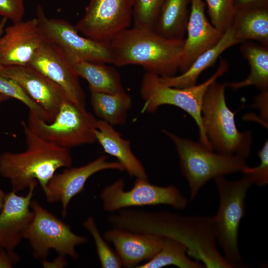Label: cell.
<instances>
[{
    "label": "cell",
    "instance_id": "obj_21",
    "mask_svg": "<svg viewBox=\"0 0 268 268\" xmlns=\"http://www.w3.org/2000/svg\"><path fill=\"white\" fill-rule=\"evenodd\" d=\"M239 43L240 42L235 38L230 27L220 40L214 46L200 54L186 71L178 75L160 77V81L166 85L179 88L195 85L202 72L212 66L224 52Z\"/></svg>",
    "mask_w": 268,
    "mask_h": 268
},
{
    "label": "cell",
    "instance_id": "obj_14",
    "mask_svg": "<svg viewBox=\"0 0 268 268\" xmlns=\"http://www.w3.org/2000/svg\"><path fill=\"white\" fill-rule=\"evenodd\" d=\"M107 159V156L101 155L83 166L67 167L62 173H55L43 190L47 201L51 203L60 202L62 215L66 217L71 200L84 190L86 181L91 176L105 170L124 171L118 161L110 162Z\"/></svg>",
    "mask_w": 268,
    "mask_h": 268
},
{
    "label": "cell",
    "instance_id": "obj_23",
    "mask_svg": "<svg viewBox=\"0 0 268 268\" xmlns=\"http://www.w3.org/2000/svg\"><path fill=\"white\" fill-rule=\"evenodd\" d=\"M230 27L240 43L255 41L268 46V8L236 11Z\"/></svg>",
    "mask_w": 268,
    "mask_h": 268
},
{
    "label": "cell",
    "instance_id": "obj_29",
    "mask_svg": "<svg viewBox=\"0 0 268 268\" xmlns=\"http://www.w3.org/2000/svg\"><path fill=\"white\" fill-rule=\"evenodd\" d=\"M166 0H132L134 26L153 29Z\"/></svg>",
    "mask_w": 268,
    "mask_h": 268
},
{
    "label": "cell",
    "instance_id": "obj_35",
    "mask_svg": "<svg viewBox=\"0 0 268 268\" xmlns=\"http://www.w3.org/2000/svg\"><path fill=\"white\" fill-rule=\"evenodd\" d=\"M236 11L268 8V0H234Z\"/></svg>",
    "mask_w": 268,
    "mask_h": 268
},
{
    "label": "cell",
    "instance_id": "obj_27",
    "mask_svg": "<svg viewBox=\"0 0 268 268\" xmlns=\"http://www.w3.org/2000/svg\"><path fill=\"white\" fill-rule=\"evenodd\" d=\"M187 256V248L180 242L167 237H163L159 252L147 262L136 266V268H160L175 266L180 268H203L200 262L193 261Z\"/></svg>",
    "mask_w": 268,
    "mask_h": 268
},
{
    "label": "cell",
    "instance_id": "obj_13",
    "mask_svg": "<svg viewBox=\"0 0 268 268\" xmlns=\"http://www.w3.org/2000/svg\"><path fill=\"white\" fill-rule=\"evenodd\" d=\"M28 65L60 86L69 100L86 109V97L79 76L57 46L45 41Z\"/></svg>",
    "mask_w": 268,
    "mask_h": 268
},
{
    "label": "cell",
    "instance_id": "obj_9",
    "mask_svg": "<svg viewBox=\"0 0 268 268\" xmlns=\"http://www.w3.org/2000/svg\"><path fill=\"white\" fill-rule=\"evenodd\" d=\"M36 17L45 40L57 46L71 65L81 62L113 64L109 43L82 36L67 20L48 17L39 5Z\"/></svg>",
    "mask_w": 268,
    "mask_h": 268
},
{
    "label": "cell",
    "instance_id": "obj_30",
    "mask_svg": "<svg viewBox=\"0 0 268 268\" xmlns=\"http://www.w3.org/2000/svg\"><path fill=\"white\" fill-rule=\"evenodd\" d=\"M211 23L223 33L231 25L236 12L234 0H205Z\"/></svg>",
    "mask_w": 268,
    "mask_h": 268
},
{
    "label": "cell",
    "instance_id": "obj_36",
    "mask_svg": "<svg viewBox=\"0 0 268 268\" xmlns=\"http://www.w3.org/2000/svg\"><path fill=\"white\" fill-rule=\"evenodd\" d=\"M7 20V19L6 18L2 17V19L0 21V36L3 33L4 28ZM0 67L1 65H0Z\"/></svg>",
    "mask_w": 268,
    "mask_h": 268
},
{
    "label": "cell",
    "instance_id": "obj_22",
    "mask_svg": "<svg viewBox=\"0 0 268 268\" xmlns=\"http://www.w3.org/2000/svg\"><path fill=\"white\" fill-rule=\"evenodd\" d=\"M242 43L240 52L248 61L250 74L241 81L226 83V86L236 90L254 86L261 92L268 91V46L252 41Z\"/></svg>",
    "mask_w": 268,
    "mask_h": 268
},
{
    "label": "cell",
    "instance_id": "obj_15",
    "mask_svg": "<svg viewBox=\"0 0 268 268\" xmlns=\"http://www.w3.org/2000/svg\"><path fill=\"white\" fill-rule=\"evenodd\" d=\"M0 36V65H28L46 41L36 17L13 23Z\"/></svg>",
    "mask_w": 268,
    "mask_h": 268
},
{
    "label": "cell",
    "instance_id": "obj_11",
    "mask_svg": "<svg viewBox=\"0 0 268 268\" xmlns=\"http://www.w3.org/2000/svg\"><path fill=\"white\" fill-rule=\"evenodd\" d=\"M125 182L119 179L105 187L100 198L104 210L114 212L131 207L169 205L178 209H184L188 200L175 186H160L150 183L148 179L136 178L133 187L125 190Z\"/></svg>",
    "mask_w": 268,
    "mask_h": 268
},
{
    "label": "cell",
    "instance_id": "obj_1",
    "mask_svg": "<svg viewBox=\"0 0 268 268\" xmlns=\"http://www.w3.org/2000/svg\"><path fill=\"white\" fill-rule=\"evenodd\" d=\"M108 221L113 228L174 239L205 268H231L217 249L212 217L126 208L114 212Z\"/></svg>",
    "mask_w": 268,
    "mask_h": 268
},
{
    "label": "cell",
    "instance_id": "obj_2",
    "mask_svg": "<svg viewBox=\"0 0 268 268\" xmlns=\"http://www.w3.org/2000/svg\"><path fill=\"white\" fill-rule=\"evenodd\" d=\"M21 124L26 148L21 152L6 151L0 155V176L9 180L15 193L38 183L43 191L58 169L71 167L70 151L41 138L24 121Z\"/></svg>",
    "mask_w": 268,
    "mask_h": 268
},
{
    "label": "cell",
    "instance_id": "obj_4",
    "mask_svg": "<svg viewBox=\"0 0 268 268\" xmlns=\"http://www.w3.org/2000/svg\"><path fill=\"white\" fill-rule=\"evenodd\" d=\"M226 83L215 81L208 87L201 106L203 127L213 150L246 159L250 152L252 134L237 129L235 113L226 102Z\"/></svg>",
    "mask_w": 268,
    "mask_h": 268
},
{
    "label": "cell",
    "instance_id": "obj_25",
    "mask_svg": "<svg viewBox=\"0 0 268 268\" xmlns=\"http://www.w3.org/2000/svg\"><path fill=\"white\" fill-rule=\"evenodd\" d=\"M72 66L78 76L88 82L90 92L115 94L125 91L118 71L106 64L81 62Z\"/></svg>",
    "mask_w": 268,
    "mask_h": 268
},
{
    "label": "cell",
    "instance_id": "obj_8",
    "mask_svg": "<svg viewBox=\"0 0 268 268\" xmlns=\"http://www.w3.org/2000/svg\"><path fill=\"white\" fill-rule=\"evenodd\" d=\"M98 121L86 109L67 99L61 104L52 122H47L29 111L26 123L30 130L41 138L70 149L96 141L95 130Z\"/></svg>",
    "mask_w": 268,
    "mask_h": 268
},
{
    "label": "cell",
    "instance_id": "obj_37",
    "mask_svg": "<svg viewBox=\"0 0 268 268\" xmlns=\"http://www.w3.org/2000/svg\"><path fill=\"white\" fill-rule=\"evenodd\" d=\"M6 194L0 188V211L3 205Z\"/></svg>",
    "mask_w": 268,
    "mask_h": 268
},
{
    "label": "cell",
    "instance_id": "obj_38",
    "mask_svg": "<svg viewBox=\"0 0 268 268\" xmlns=\"http://www.w3.org/2000/svg\"><path fill=\"white\" fill-rule=\"evenodd\" d=\"M9 99L10 98L0 93V104L3 102L6 101Z\"/></svg>",
    "mask_w": 268,
    "mask_h": 268
},
{
    "label": "cell",
    "instance_id": "obj_33",
    "mask_svg": "<svg viewBox=\"0 0 268 268\" xmlns=\"http://www.w3.org/2000/svg\"><path fill=\"white\" fill-rule=\"evenodd\" d=\"M25 13L23 0H0V15L13 23L23 20Z\"/></svg>",
    "mask_w": 268,
    "mask_h": 268
},
{
    "label": "cell",
    "instance_id": "obj_32",
    "mask_svg": "<svg viewBox=\"0 0 268 268\" xmlns=\"http://www.w3.org/2000/svg\"><path fill=\"white\" fill-rule=\"evenodd\" d=\"M260 159L259 166L254 167L247 166L242 171L244 174L248 175L252 179L253 184L264 187L268 183V142L267 140L258 153Z\"/></svg>",
    "mask_w": 268,
    "mask_h": 268
},
{
    "label": "cell",
    "instance_id": "obj_7",
    "mask_svg": "<svg viewBox=\"0 0 268 268\" xmlns=\"http://www.w3.org/2000/svg\"><path fill=\"white\" fill-rule=\"evenodd\" d=\"M214 180L219 196L217 212L212 217L216 241L231 268L243 267L238 247L239 228L245 213L247 192L253 183L246 174L234 181L227 180L224 176Z\"/></svg>",
    "mask_w": 268,
    "mask_h": 268
},
{
    "label": "cell",
    "instance_id": "obj_3",
    "mask_svg": "<svg viewBox=\"0 0 268 268\" xmlns=\"http://www.w3.org/2000/svg\"><path fill=\"white\" fill-rule=\"evenodd\" d=\"M113 64L138 65L160 77H171L179 71L184 39H170L153 29L128 28L109 42Z\"/></svg>",
    "mask_w": 268,
    "mask_h": 268
},
{
    "label": "cell",
    "instance_id": "obj_24",
    "mask_svg": "<svg viewBox=\"0 0 268 268\" xmlns=\"http://www.w3.org/2000/svg\"><path fill=\"white\" fill-rule=\"evenodd\" d=\"M191 0H166L153 30L165 38L184 39Z\"/></svg>",
    "mask_w": 268,
    "mask_h": 268
},
{
    "label": "cell",
    "instance_id": "obj_19",
    "mask_svg": "<svg viewBox=\"0 0 268 268\" xmlns=\"http://www.w3.org/2000/svg\"><path fill=\"white\" fill-rule=\"evenodd\" d=\"M104 238L115 246L123 266L126 268H135L141 262L152 259L163 242V237L158 235L115 228L105 231Z\"/></svg>",
    "mask_w": 268,
    "mask_h": 268
},
{
    "label": "cell",
    "instance_id": "obj_16",
    "mask_svg": "<svg viewBox=\"0 0 268 268\" xmlns=\"http://www.w3.org/2000/svg\"><path fill=\"white\" fill-rule=\"evenodd\" d=\"M0 74L16 81L46 112L50 122L54 120L63 102L68 99L60 86L28 65H1Z\"/></svg>",
    "mask_w": 268,
    "mask_h": 268
},
{
    "label": "cell",
    "instance_id": "obj_20",
    "mask_svg": "<svg viewBox=\"0 0 268 268\" xmlns=\"http://www.w3.org/2000/svg\"><path fill=\"white\" fill-rule=\"evenodd\" d=\"M95 135L104 152L115 157L131 176L148 179L145 169L132 152L130 141L122 137L112 125L98 120Z\"/></svg>",
    "mask_w": 268,
    "mask_h": 268
},
{
    "label": "cell",
    "instance_id": "obj_28",
    "mask_svg": "<svg viewBox=\"0 0 268 268\" xmlns=\"http://www.w3.org/2000/svg\"><path fill=\"white\" fill-rule=\"evenodd\" d=\"M83 227L91 235L96 248V252L101 267L120 268L123 267L122 262L116 253L103 238L97 226L94 219L88 217L83 223Z\"/></svg>",
    "mask_w": 268,
    "mask_h": 268
},
{
    "label": "cell",
    "instance_id": "obj_18",
    "mask_svg": "<svg viewBox=\"0 0 268 268\" xmlns=\"http://www.w3.org/2000/svg\"><path fill=\"white\" fill-rule=\"evenodd\" d=\"M203 0H191L187 37L184 39L179 71H186L201 53L214 46L224 33L215 28L206 17Z\"/></svg>",
    "mask_w": 268,
    "mask_h": 268
},
{
    "label": "cell",
    "instance_id": "obj_6",
    "mask_svg": "<svg viewBox=\"0 0 268 268\" xmlns=\"http://www.w3.org/2000/svg\"><path fill=\"white\" fill-rule=\"evenodd\" d=\"M162 131L175 144L192 200L209 180L242 172L248 166L243 157L214 152L200 142L182 138L165 130Z\"/></svg>",
    "mask_w": 268,
    "mask_h": 268
},
{
    "label": "cell",
    "instance_id": "obj_26",
    "mask_svg": "<svg viewBox=\"0 0 268 268\" xmlns=\"http://www.w3.org/2000/svg\"><path fill=\"white\" fill-rule=\"evenodd\" d=\"M91 103L100 120L112 126L123 125L126 123L132 100L125 91L115 94L91 92Z\"/></svg>",
    "mask_w": 268,
    "mask_h": 268
},
{
    "label": "cell",
    "instance_id": "obj_34",
    "mask_svg": "<svg viewBox=\"0 0 268 268\" xmlns=\"http://www.w3.org/2000/svg\"><path fill=\"white\" fill-rule=\"evenodd\" d=\"M20 259V256L14 250H7L0 247V268H12Z\"/></svg>",
    "mask_w": 268,
    "mask_h": 268
},
{
    "label": "cell",
    "instance_id": "obj_17",
    "mask_svg": "<svg viewBox=\"0 0 268 268\" xmlns=\"http://www.w3.org/2000/svg\"><path fill=\"white\" fill-rule=\"evenodd\" d=\"M36 186H31L24 196L12 191L6 194L0 211V247L14 251L26 239L34 218L30 206Z\"/></svg>",
    "mask_w": 268,
    "mask_h": 268
},
{
    "label": "cell",
    "instance_id": "obj_5",
    "mask_svg": "<svg viewBox=\"0 0 268 268\" xmlns=\"http://www.w3.org/2000/svg\"><path fill=\"white\" fill-rule=\"evenodd\" d=\"M228 64L222 60L214 73L203 82L189 87L179 88L163 84L160 76L146 72L140 86V95L144 101L142 112L153 113L163 105L177 106L187 112L194 119L199 130L200 142L212 149L202 125L201 106L209 85L228 70Z\"/></svg>",
    "mask_w": 268,
    "mask_h": 268
},
{
    "label": "cell",
    "instance_id": "obj_10",
    "mask_svg": "<svg viewBox=\"0 0 268 268\" xmlns=\"http://www.w3.org/2000/svg\"><path fill=\"white\" fill-rule=\"evenodd\" d=\"M30 206L34 212V218L25 239L29 242L34 258L45 261L49 251L53 249L59 255L77 259L75 247L87 243V238L74 233L70 226L36 201L32 200Z\"/></svg>",
    "mask_w": 268,
    "mask_h": 268
},
{
    "label": "cell",
    "instance_id": "obj_12",
    "mask_svg": "<svg viewBox=\"0 0 268 268\" xmlns=\"http://www.w3.org/2000/svg\"><path fill=\"white\" fill-rule=\"evenodd\" d=\"M132 16V0H90L75 27L86 37L109 43L130 27Z\"/></svg>",
    "mask_w": 268,
    "mask_h": 268
},
{
    "label": "cell",
    "instance_id": "obj_31",
    "mask_svg": "<svg viewBox=\"0 0 268 268\" xmlns=\"http://www.w3.org/2000/svg\"><path fill=\"white\" fill-rule=\"evenodd\" d=\"M0 93L20 101L28 108L29 111L34 113L46 122H50L46 112L28 95L16 81L0 74Z\"/></svg>",
    "mask_w": 268,
    "mask_h": 268
}]
</instances>
